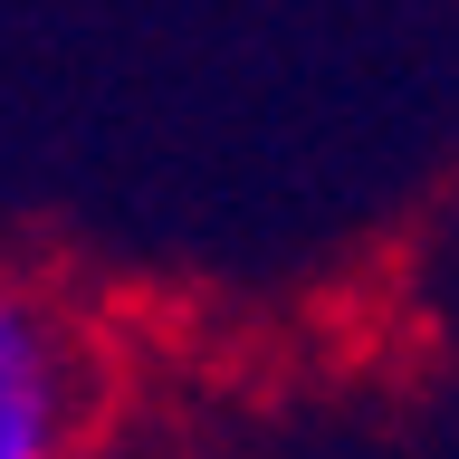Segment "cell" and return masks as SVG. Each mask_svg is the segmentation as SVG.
I'll return each instance as SVG.
<instances>
[{"label":"cell","mask_w":459,"mask_h":459,"mask_svg":"<svg viewBox=\"0 0 459 459\" xmlns=\"http://www.w3.org/2000/svg\"><path fill=\"white\" fill-rule=\"evenodd\" d=\"M96 459H153V450H96Z\"/></svg>","instance_id":"obj_2"},{"label":"cell","mask_w":459,"mask_h":459,"mask_svg":"<svg viewBox=\"0 0 459 459\" xmlns=\"http://www.w3.org/2000/svg\"><path fill=\"white\" fill-rule=\"evenodd\" d=\"M106 364L86 316L29 268H0V459H96Z\"/></svg>","instance_id":"obj_1"}]
</instances>
